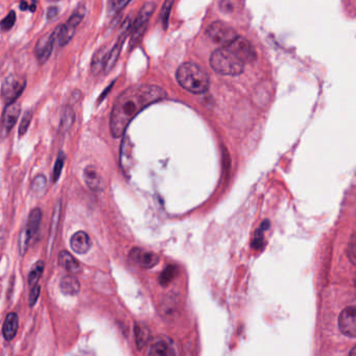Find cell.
<instances>
[{"mask_svg": "<svg viewBox=\"0 0 356 356\" xmlns=\"http://www.w3.org/2000/svg\"><path fill=\"white\" fill-rule=\"evenodd\" d=\"M64 161H65V155L63 154V152H60L56 161L54 173H53V181L54 182H57L59 178H60V175L62 173V169L64 166Z\"/></svg>", "mask_w": 356, "mask_h": 356, "instance_id": "obj_30", "label": "cell"}, {"mask_svg": "<svg viewBox=\"0 0 356 356\" xmlns=\"http://www.w3.org/2000/svg\"><path fill=\"white\" fill-rule=\"evenodd\" d=\"M44 270V262L43 261H38L37 264L33 266V267L30 269L29 274V284L33 285L39 281V279L42 276V273Z\"/></svg>", "mask_w": 356, "mask_h": 356, "instance_id": "obj_24", "label": "cell"}, {"mask_svg": "<svg viewBox=\"0 0 356 356\" xmlns=\"http://www.w3.org/2000/svg\"><path fill=\"white\" fill-rule=\"evenodd\" d=\"M338 327L344 335L356 337V307H347L341 312L338 317Z\"/></svg>", "mask_w": 356, "mask_h": 356, "instance_id": "obj_9", "label": "cell"}, {"mask_svg": "<svg viewBox=\"0 0 356 356\" xmlns=\"http://www.w3.org/2000/svg\"><path fill=\"white\" fill-rule=\"evenodd\" d=\"M125 36H126V32H123V35L120 37L119 40H118V42L113 46V48L111 50H109L108 56L106 58V63H105V72L111 71V69L116 64V62L118 60V57H119V55H120L121 46L123 44V39Z\"/></svg>", "mask_w": 356, "mask_h": 356, "instance_id": "obj_19", "label": "cell"}, {"mask_svg": "<svg viewBox=\"0 0 356 356\" xmlns=\"http://www.w3.org/2000/svg\"><path fill=\"white\" fill-rule=\"evenodd\" d=\"M58 260H59V265H60L65 270H67V272L76 273L81 269L80 262L67 251H62L60 254H59Z\"/></svg>", "mask_w": 356, "mask_h": 356, "instance_id": "obj_17", "label": "cell"}, {"mask_svg": "<svg viewBox=\"0 0 356 356\" xmlns=\"http://www.w3.org/2000/svg\"><path fill=\"white\" fill-rule=\"evenodd\" d=\"M31 117H32L31 110H29L28 112L24 113V116L22 118V121H21L20 126H19V135H20V136H23V135L27 133L29 126H30V123L31 121Z\"/></svg>", "mask_w": 356, "mask_h": 356, "instance_id": "obj_31", "label": "cell"}, {"mask_svg": "<svg viewBox=\"0 0 356 356\" xmlns=\"http://www.w3.org/2000/svg\"><path fill=\"white\" fill-rule=\"evenodd\" d=\"M60 290L64 295L75 296L78 295L81 290L80 281L74 276L68 275L62 278L60 282Z\"/></svg>", "mask_w": 356, "mask_h": 356, "instance_id": "obj_18", "label": "cell"}, {"mask_svg": "<svg viewBox=\"0 0 356 356\" xmlns=\"http://www.w3.org/2000/svg\"><path fill=\"white\" fill-rule=\"evenodd\" d=\"M166 96L165 90L156 85L138 84L125 89L116 98L110 115V129L113 136L120 137L135 116Z\"/></svg>", "mask_w": 356, "mask_h": 356, "instance_id": "obj_1", "label": "cell"}, {"mask_svg": "<svg viewBox=\"0 0 356 356\" xmlns=\"http://www.w3.org/2000/svg\"><path fill=\"white\" fill-rule=\"evenodd\" d=\"M84 18V14L81 11L75 12L71 15L69 20L67 21L66 24L61 25L60 27V37H59V43L60 45H65L68 43L70 39L73 37L74 32L78 25Z\"/></svg>", "mask_w": 356, "mask_h": 356, "instance_id": "obj_11", "label": "cell"}, {"mask_svg": "<svg viewBox=\"0 0 356 356\" xmlns=\"http://www.w3.org/2000/svg\"><path fill=\"white\" fill-rule=\"evenodd\" d=\"M349 356H356V346H354L353 348L351 349V351L349 353Z\"/></svg>", "mask_w": 356, "mask_h": 356, "instance_id": "obj_38", "label": "cell"}, {"mask_svg": "<svg viewBox=\"0 0 356 356\" xmlns=\"http://www.w3.org/2000/svg\"><path fill=\"white\" fill-rule=\"evenodd\" d=\"M174 4L173 0H169V1H165L162 7V12H161V22L163 24L164 30L168 27V19H169V14L172 11V6Z\"/></svg>", "mask_w": 356, "mask_h": 356, "instance_id": "obj_29", "label": "cell"}, {"mask_svg": "<svg viewBox=\"0 0 356 356\" xmlns=\"http://www.w3.org/2000/svg\"><path fill=\"white\" fill-rule=\"evenodd\" d=\"M130 259L143 268H151L156 267L160 257L152 252H147L140 248H134L130 252Z\"/></svg>", "mask_w": 356, "mask_h": 356, "instance_id": "obj_10", "label": "cell"}, {"mask_svg": "<svg viewBox=\"0 0 356 356\" xmlns=\"http://www.w3.org/2000/svg\"><path fill=\"white\" fill-rule=\"evenodd\" d=\"M156 8L155 2L148 1L144 3L139 11L136 20L133 23V30H132V38H131V46L135 45L142 37L144 30H146L147 24L150 16L154 13Z\"/></svg>", "mask_w": 356, "mask_h": 356, "instance_id": "obj_6", "label": "cell"}, {"mask_svg": "<svg viewBox=\"0 0 356 356\" xmlns=\"http://www.w3.org/2000/svg\"><path fill=\"white\" fill-rule=\"evenodd\" d=\"M129 3H130V1H122V0H111V1L108 2V6H109L110 12L117 13L120 10H122V8L128 5Z\"/></svg>", "mask_w": 356, "mask_h": 356, "instance_id": "obj_34", "label": "cell"}, {"mask_svg": "<svg viewBox=\"0 0 356 356\" xmlns=\"http://www.w3.org/2000/svg\"><path fill=\"white\" fill-rule=\"evenodd\" d=\"M354 285H355V286H356V278H355V279H354Z\"/></svg>", "mask_w": 356, "mask_h": 356, "instance_id": "obj_39", "label": "cell"}, {"mask_svg": "<svg viewBox=\"0 0 356 356\" xmlns=\"http://www.w3.org/2000/svg\"><path fill=\"white\" fill-rule=\"evenodd\" d=\"M35 7H36V2H31L30 4H29L28 2H25V1H22L21 3H20V8H21V10L22 11H27V10H30L31 12L32 11H35Z\"/></svg>", "mask_w": 356, "mask_h": 356, "instance_id": "obj_36", "label": "cell"}, {"mask_svg": "<svg viewBox=\"0 0 356 356\" xmlns=\"http://www.w3.org/2000/svg\"><path fill=\"white\" fill-rule=\"evenodd\" d=\"M177 274V267L174 266H168L159 277V282L162 286H166L173 281V279L176 277Z\"/></svg>", "mask_w": 356, "mask_h": 356, "instance_id": "obj_25", "label": "cell"}, {"mask_svg": "<svg viewBox=\"0 0 356 356\" xmlns=\"http://www.w3.org/2000/svg\"><path fill=\"white\" fill-rule=\"evenodd\" d=\"M148 356H177L173 343L168 338H157L151 344Z\"/></svg>", "mask_w": 356, "mask_h": 356, "instance_id": "obj_12", "label": "cell"}, {"mask_svg": "<svg viewBox=\"0 0 356 356\" xmlns=\"http://www.w3.org/2000/svg\"><path fill=\"white\" fill-rule=\"evenodd\" d=\"M59 13V7L58 6H50L48 7L47 11V17L48 19H53L56 17V15Z\"/></svg>", "mask_w": 356, "mask_h": 356, "instance_id": "obj_37", "label": "cell"}, {"mask_svg": "<svg viewBox=\"0 0 356 356\" xmlns=\"http://www.w3.org/2000/svg\"><path fill=\"white\" fill-rule=\"evenodd\" d=\"M15 21H16V14L14 11H11L10 13H8L3 20L1 21V29L2 30H11L13 28V25L15 24Z\"/></svg>", "mask_w": 356, "mask_h": 356, "instance_id": "obj_32", "label": "cell"}, {"mask_svg": "<svg viewBox=\"0 0 356 356\" xmlns=\"http://www.w3.org/2000/svg\"><path fill=\"white\" fill-rule=\"evenodd\" d=\"M210 65L214 71L223 75H239L244 69V63L228 47L215 49L211 54Z\"/></svg>", "mask_w": 356, "mask_h": 356, "instance_id": "obj_3", "label": "cell"}, {"mask_svg": "<svg viewBox=\"0 0 356 356\" xmlns=\"http://www.w3.org/2000/svg\"><path fill=\"white\" fill-rule=\"evenodd\" d=\"M30 240H31V238H30V236L29 235L27 229H23L22 232L19 235V240H18L20 255H24V254L27 253Z\"/></svg>", "mask_w": 356, "mask_h": 356, "instance_id": "obj_26", "label": "cell"}, {"mask_svg": "<svg viewBox=\"0 0 356 356\" xmlns=\"http://www.w3.org/2000/svg\"><path fill=\"white\" fill-rule=\"evenodd\" d=\"M75 119V114L71 108H65L61 116V122H60V129L61 131L65 132L70 129V126L73 124Z\"/></svg>", "mask_w": 356, "mask_h": 356, "instance_id": "obj_22", "label": "cell"}, {"mask_svg": "<svg viewBox=\"0 0 356 356\" xmlns=\"http://www.w3.org/2000/svg\"><path fill=\"white\" fill-rule=\"evenodd\" d=\"M20 115V105L18 103H13L7 105L2 115V129L3 133H8L17 122V119Z\"/></svg>", "mask_w": 356, "mask_h": 356, "instance_id": "obj_13", "label": "cell"}, {"mask_svg": "<svg viewBox=\"0 0 356 356\" xmlns=\"http://www.w3.org/2000/svg\"><path fill=\"white\" fill-rule=\"evenodd\" d=\"M206 33L211 41L219 44L222 47L229 46L239 37L233 28L223 21H214L211 23L206 30Z\"/></svg>", "mask_w": 356, "mask_h": 356, "instance_id": "obj_4", "label": "cell"}, {"mask_svg": "<svg viewBox=\"0 0 356 356\" xmlns=\"http://www.w3.org/2000/svg\"><path fill=\"white\" fill-rule=\"evenodd\" d=\"M108 54L104 52V49H99L98 52L95 54L94 58L92 60L91 64V69L95 74L98 73L101 69H105V63H106V58Z\"/></svg>", "mask_w": 356, "mask_h": 356, "instance_id": "obj_23", "label": "cell"}, {"mask_svg": "<svg viewBox=\"0 0 356 356\" xmlns=\"http://www.w3.org/2000/svg\"><path fill=\"white\" fill-rule=\"evenodd\" d=\"M40 286L38 284H36L35 286H32L31 291H30V306H33L35 305L39 299V296H40Z\"/></svg>", "mask_w": 356, "mask_h": 356, "instance_id": "obj_35", "label": "cell"}, {"mask_svg": "<svg viewBox=\"0 0 356 356\" xmlns=\"http://www.w3.org/2000/svg\"><path fill=\"white\" fill-rule=\"evenodd\" d=\"M46 187V178L43 175H38L32 181L31 189L35 193L41 194Z\"/></svg>", "mask_w": 356, "mask_h": 356, "instance_id": "obj_27", "label": "cell"}, {"mask_svg": "<svg viewBox=\"0 0 356 356\" xmlns=\"http://www.w3.org/2000/svg\"><path fill=\"white\" fill-rule=\"evenodd\" d=\"M70 247L76 254H86L91 248V239L89 235L84 231L74 233L70 239Z\"/></svg>", "mask_w": 356, "mask_h": 356, "instance_id": "obj_14", "label": "cell"}, {"mask_svg": "<svg viewBox=\"0 0 356 356\" xmlns=\"http://www.w3.org/2000/svg\"><path fill=\"white\" fill-rule=\"evenodd\" d=\"M59 37H60V27L39 40L36 47V55L40 63H45L48 60L49 56L52 55L55 43L59 41Z\"/></svg>", "mask_w": 356, "mask_h": 356, "instance_id": "obj_7", "label": "cell"}, {"mask_svg": "<svg viewBox=\"0 0 356 356\" xmlns=\"http://www.w3.org/2000/svg\"><path fill=\"white\" fill-rule=\"evenodd\" d=\"M347 255H348L352 265L356 267V232L352 234L347 248Z\"/></svg>", "mask_w": 356, "mask_h": 356, "instance_id": "obj_28", "label": "cell"}, {"mask_svg": "<svg viewBox=\"0 0 356 356\" xmlns=\"http://www.w3.org/2000/svg\"><path fill=\"white\" fill-rule=\"evenodd\" d=\"M177 80L181 86L193 94H203L209 88L207 72L196 63L186 62L177 70Z\"/></svg>", "mask_w": 356, "mask_h": 356, "instance_id": "obj_2", "label": "cell"}, {"mask_svg": "<svg viewBox=\"0 0 356 356\" xmlns=\"http://www.w3.org/2000/svg\"><path fill=\"white\" fill-rule=\"evenodd\" d=\"M227 47L238 57L244 64L255 61L256 59L255 48L253 47L251 42L248 41L247 39L238 37Z\"/></svg>", "mask_w": 356, "mask_h": 356, "instance_id": "obj_8", "label": "cell"}, {"mask_svg": "<svg viewBox=\"0 0 356 356\" xmlns=\"http://www.w3.org/2000/svg\"><path fill=\"white\" fill-rule=\"evenodd\" d=\"M25 85H27V81L21 76H6L1 85V94L5 103L8 105L16 103V99L21 95L22 91L24 90Z\"/></svg>", "mask_w": 356, "mask_h": 356, "instance_id": "obj_5", "label": "cell"}, {"mask_svg": "<svg viewBox=\"0 0 356 356\" xmlns=\"http://www.w3.org/2000/svg\"><path fill=\"white\" fill-rule=\"evenodd\" d=\"M134 333H135V341H136L137 348L140 350L149 341L150 337L149 330L146 325L137 323L134 326Z\"/></svg>", "mask_w": 356, "mask_h": 356, "instance_id": "obj_21", "label": "cell"}, {"mask_svg": "<svg viewBox=\"0 0 356 356\" xmlns=\"http://www.w3.org/2000/svg\"><path fill=\"white\" fill-rule=\"evenodd\" d=\"M84 179L86 184L88 185V187L93 190L99 192L104 189L105 187V183L103 178L97 173L96 169L93 166H88L84 172Z\"/></svg>", "mask_w": 356, "mask_h": 356, "instance_id": "obj_15", "label": "cell"}, {"mask_svg": "<svg viewBox=\"0 0 356 356\" xmlns=\"http://www.w3.org/2000/svg\"><path fill=\"white\" fill-rule=\"evenodd\" d=\"M41 219H42V212L39 208L33 209L30 216H29V220H28V225H27V231L29 233V235L30 236V238H33L39 231L40 228V224H41Z\"/></svg>", "mask_w": 356, "mask_h": 356, "instance_id": "obj_20", "label": "cell"}, {"mask_svg": "<svg viewBox=\"0 0 356 356\" xmlns=\"http://www.w3.org/2000/svg\"><path fill=\"white\" fill-rule=\"evenodd\" d=\"M60 212H61V203H58V205L55 209V213H54V217H53V222H52V227H50V230H52V239H54V237L56 235V231H57V227L59 224V220H60Z\"/></svg>", "mask_w": 356, "mask_h": 356, "instance_id": "obj_33", "label": "cell"}, {"mask_svg": "<svg viewBox=\"0 0 356 356\" xmlns=\"http://www.w3.org/2000/svg\"><path fill=\"white\" fill-rule=\"evenodd\" d=\"M18 327H19L18 315L15 312L8 313L4 320L3 327H2V334L6 341L13 340L17 334V331H18Z\"/></svg>", "mask_w": 356, "mask_h": 356, "instance_id": "obj_16", "label": "cell"}]
</instances>
